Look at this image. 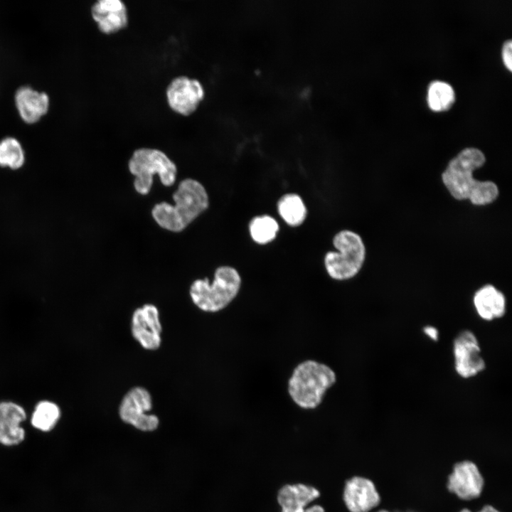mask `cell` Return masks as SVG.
Instances as JSON below:
<instances>
[{
    "mask_svg": "<svg viewBox=\"0 0 512 512\" xmlns=\"http://www.w3.org/2000/svg\"><path fill=\"white\" fill-rule=\"evenodd\" d=\"M60 417L61 410L57 403L43 400L35 405L31 416V423L35 429L48 432L57 425Z\"/></svg>",
    "mask_w": 512,
    "mask_h": 512,
    "instance_id": "d6986e66",
    "label": "cell"
},
{
    "mask_svg": "<svg viewBox=\"0 0 512 512\" xmlns=\"http://www.w3.org/2000/svg\"><path fill=\"white\" fill-rule=\"evenodd\" d=\"M343 498L350 512H368L380 501L374 484L361 476L352 477L346 481Z\"/></svg>",
    "mask_w": 512,
    "mask_h": 512,
    "instance_id": "5bb4252c",
    "label": "cell"
},
{
    "mask_svg": "<svg viewBox=\"0 0 512 512\" xmlns=\"http://www.w3.org/2000/svg\"><path fill=\"white\" fill-rule=\"evenodd\" d=\"M241 277L236 269L221 266L216 269L213 281L208 278L195 280L190 287L193 303L201 310L216 312L226 307L238 295Z\"/></svg>",
    "mask_w": 512,
    "mask_h": 512,
    "instance_id": "277c9868",
    "label": "cell"
},
{
    "mask_svg": "<svg viewBox=\"0 0 512 512\" xmlns=\"http://www.w3.org/2000/svg\"><path fill=\"white\" fill-rule=\"evenodd\" d=\"M336 251H329L324 256L327 274L336 280H347L361 270L366 257V247L361 236L356 233L343 230L333 238Z\"/></svg>",
    "mask_w": 512,
    "mask_h": 512,
    "instance_id": "5b68a950",
    "label": "cell"
},
{
    "mask_svg": "<svg viewBox=\"0 0 512 512\" xmlns=\"http://www.w3.org/2000/svg\"><path fill=\"white\" fill-rule=\"evenodd\" d=\"M25 160V152L18 139L10 136L0 139V166L18 169Z\"/></svg>",
    "mask_w": 512,
    "mask_h": 512,
    "instance_id": "ffe728a7",
    "label": "cell"
},
{
    "mask_svg": "<svg viewBox=\"0 0 512 512\" xmlns=\"http://www.w3.org/2000/svg\"><path fill=\"white\" fill-rule=\"evenodd\" d=\"M454 367L462 378L469 379L482 373L486 366L479 341L471 330L459 331L452 343Z\"/></svg>",
    "mask_w": 512,
    "mask_h": 512,
    "instance_id": "52a82bcc",
    "label": "cell"
},
{
    "mask_svg": "<svg viewBox=\"0 0 512 512\" xmlns=\"http://www.w3.org/2000/svg\"><path fill=\"white\" fill-rule=\"evenodd\" d=\"M479 512H499V511H497L496 509H495L491 506L488 505V506H484L482 508V509L481 511H479Z\"/></svg>",
    "mask_w": 512,
    "mask_h": 512,
    "instance_id": "d4e9b609",
    "label": "cell"
},
{
    "mask_svg": "<svg viewBox=\"0 0 512 512\" xmlns=\"http://www.w3.org/2000/svg\"><path fill=\"white\" fill-rule=\"evenodd\" d=\"M449 491L464 500L479 497L484 486V479L475 464L469 461L454 466L447 484Z\"/></svg>",
    "mask_w": 512,
    "mask_h": 512,
    "instance_id": "8fae6325",
    "label": "cell"
},
{
    "mask_svg": "<svg viewBox=\"0 0 512 512\" xmlns=\"http://www.w3.org/2000/svg\"><path fill=\"white\" fill-rule=\"evenodd\" d=\"M128 167L135 176L134 188L142 195L149 193L155 174L159 175L161 183L166 186H172L176 181V164L164 152L157 149H136L129 161Z\"/></svg>",
    "mask_w": 512,
    "mask_h": 512,
    "instance_id": "8992f818",
    "label": "cell"
},
{
    "mask_svg": "<svg viewBox=\"0 0 512 512\" xmlns=\"http://www.w3.org/2000/svg\"><path fill=\"white\" fill-rule=\"evenodd\" d=\"M26 419L25 409L18 403L0 402V444L11 447L21 443L26 432L21 424Z\"/></svg>",
    "mask_w": 512,
    "mask_h": 512,
    "instance_id": "9a60e30c",
    "label": "cell"
},
{
    "mask_svg": "<svg viewBox=\"0 0 512 512\" xmlns=\"http://www.w3.org/2000/svg\"><path fill=\"white\" fill-rule=\"evenodd\" d=\"M279 229L277 221L268 215L254 217L249 225L252 239L260 245L272 242L276 238Z\"/></svg>",
    "mask_w": 512,
    "mask_h": 512,
    "instance_id": "44dd1931",
    "label": "cell"
},
{
    "mask_svg": "<svg viewBox=\"0 0 512 512\" xmlns=\"http://www.w3.org/2000/svg\"><path fill=\"white\" fill-rule=\"evenodd\" d=\"M205 92L200 81L185 75L174 78L166 90L169 107L182 115H189L198 107Z\"/></svg>",
    "mask_w": 512,
    "mask_h": 512,
    "instance_id": "9c48e42d",
    "label": "cell"
},
{
    "mask_svg": "<svg viewBox=\"0 0 512 512\" xmlns=\"http://www.w3.org/2000/svg\"><path fill=\"white\" fill-rule=\"evenodd\" d=\"M320 495L317 489L304 484H286L278 492L281 512H325L319 505L309 506Z\"/></svg>",
    "mask_w": 512,
    "mask_h": 512,
    "instance_id": "7c38bea8",
    "label": "cell"
},
{
    "mask_svg": "<svg viewBox=\"0 0 512 512\" xmlns=\"http://www.w3.org/2000/svg\"><path fill=\"white\" fill-rule=\"evenodd\" d=\"M175 204L161 202L154 206L151 215L161 228L171 231L183 230L208 207V196L204 186L193 178L180 182L172 196Z\"/></svg>",
    "mask_w": 512,
    "mask_h": 512,
    "instance_id": "7a4b0ae2",
    "label": "cell"
},
{
    "mask_svg": "<svg viewBox=\"0 0 512 512\" xmlns=\"http://www.w3.org/2000/svg\"><path fill=\"white\" fill-rule=\"evenodd\" d=\"M277 210L284 222L292 227L302 225L307 215V209L302 198L297 193H287L277 203Z\"/></svg>",
    "mask_w": 512,
    "mask_h": 512,
    "instance_id": "ac0fdd59",
    "label": "cell"
},
{
    "mask_svg": "<svg viewBox=\"0 0 512 512\" xmlns=\"http://www.w3.org/2000/svg\"><path fill=\"white\" fill-rule=\"evenodd\" d=\"M378 512H388V511H385V510H380V511H378Z\"/></svg>",
    "mask_w": 512,
    "mask_h": 512,
    "instance_id": "4316f807",
    "label": "cell"
},
{
    "mask_svg": "<svg viewBox=\"0 0 512 512\" xmlns=\"http://www.w3.org/2000/svg\"><path fill=\"white\" fill-rule=\"evenodd\" d=\"M161 326L159 311L152 304L137 309L132 319L133 337L146 349L156 350L161 344Z\"/></svg>",
    "mask_w": 512,
    "mask_h": 512,
    "instance_id": "30bf717a",
    "label": "cell"
},
{
    "mask_svg": "<svg viewBox=\"0 0 512 512\" xmlns=\"http://www.w3.org/2000/svg\"><path fill=\"white\" fill-rule=\"evenodd\" d=\"M455 100L453 87L442 80H434L428 87L427 103L434 111H442L451 107Z\"/></svg>",
    "mask_w": 512,
    "mask_h": 512,
    "instance_id": "7402d4cb",
    "label": "cell"
},
{
    "mask_svg": "<svg viewBox=\"0 0 512 512\" xmlns=\"http://www.w3.org/2000/svg\"><path fill=\"white\" fill-rule=\"evenodd\" d=\"M91 15L100 31L110 34L124 28L129 22L125 4L120 0H98L91 7Z\"/></svg>",
    "mask_w": 512,
    "mask_h": 512,
    "instance_id": "2e32d148",
    "label": "cell"
},
{
    "mask_svg": "<svg viewBox=\"0 0 512 512\" xmlns=\"http://www.w3.org/2000/svg\"><path fill=\"white\" fill-rule=\"evenodd\" d=\"M512 43L511 40L508 39L506 41L502 48V58L503 63L508 70H511L512 68V54H511Z\"/></svg>",
    "mask_w": 512,
    "mask_h": 512,
    "instance_id": "603a6c76",
    "label": "cell"
},
{
    "mask_svg": "<svg viewBox=\"0 0 512 512\" xmlns=\"http://www.w3.org/2000/svg\"><path fill=\"white\" fill-rule=\"evenodd\" d=\"M422 331L426 336L433 341H438L439 337V330L434 326L426 325L423 327Z\"/></svg>",
    "mask_w": 512,
    "mask_h": 512,
    "instance_id": "cb8c5ba5",
    "label": "cell"
},
{
    "mask_svg": "<svg viewBox=\"0 0 512 512\" xmlns=\"http://www.w3.org/2000/svg\"><path fill=\"white\" fill-rule=\"evenodd\" d=\"M473 305L478 316L486 321L501 319L506 314V297L492 284H486L475 292Z\"/></svg>",
    "mask_w": 512,
    "mask_h": 512,
    "instance_id": "e0dca14e",
    "label": "cell"
},
{
    "mask_svg": "<svg viewBox=\"0 0 512 512\" xmlns=\"http://www.w3.org/2000/svg\"><path fill=\"white\" fill-rule=\"evenodd\" d=\"M398 512H400V511H398ZM404 512H415V511H404Z\"/></svg>",
    "mask_w": 512,
    "mask_h": 512,
    "instance_id": "83f0119b",
    "label": "cell"
},
{
    "mask_svg": "<svg viewBox=\"0 0 512 512\" xmlns=\"http://www.w3.org/2000/svg\"><path fill=\"white\" fill-rule=\"evenodd\" d=\"M151 408V397L147 390L134 387L124 396L119 407L121 420L144 432L155 430L159 419L154 415L146 414Z\"/></svg>",
    "mask_w": 512,
    "mask_h": 512,
    "instance_id": "ba28073f",
    "label": "cell"
},
{
    "mask_svg": "<svg viewBox=\"0 0 512 512\" xmlns=\"http://www.w3.org/2000/svg\"><path fill=\"white\" fill-rule=\"evenodd\" d=\"M486 161L484 153L474 147L465 148L448 164L442 174L443 183L450 194L457 200H469L477 206L494 202L498 196V188L491 181H481L474 178L473 172Z\"/></svg>",
    "mask_w": 512,
    "mask_h": 512,
    "instance_id": "6da1fadb",
    "label": "cell"
},
{
    "mask_svg": "<svg viewBox=\"0 0 512 512\" xmlns=\"http://www.w3.org/2000/svg\"><path fill=\"white\" fill-rule=\"evenodd\" d=\"M459 512H471V511H469V509H467V508H464L463 510H462V511H459Z\"/></svg>",
    "mask_w": 512,
    "mask_h": 512,
    "instance_id": "484cf974",
    "label": "cell"
},
{
    "mask_svg": "<svg viewBox=\"0 0 512 512\" xmlns=\"http://www.w3.org/2000/svg\"><path fill=\"white\" fill-rule=\"evenodd\" d=\"M14 98L17 113L26 124H34L48 112V95L30 85L19 87L15 92Z\"/></svg>",
    "mask_w": 512,
    "mask_h": 512,
    "instance_id": "4fadbf2b",
    "label": "cell"
},
{
    "mask_svg": "<svg viewBox=\"0 0 512 512\" xmlns=\"http://www.w3.org/2000/svg\"><path fill=\"white\" fill-rule=\"evenodd\" d=\"M336 381V373L329 366L306 360L293 370L288 381V393L299 407L313 410L322 402L327 390Z\"/></svg>",
    "mask_w": 512,
    "mask_h": 512,
    "instance_id": "3957f363",
    "label": "cell"
}]
</instances>
